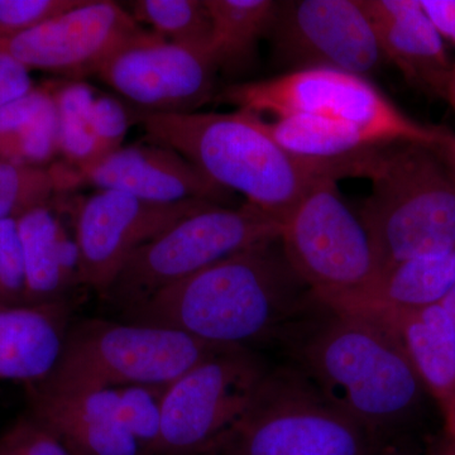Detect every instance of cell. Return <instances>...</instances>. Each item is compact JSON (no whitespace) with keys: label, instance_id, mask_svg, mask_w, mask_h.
Returning <instances> with one entry per match:
<instances>
[{"label":"cell","instance_id":"22","mask_svg":"<svg viewBox=\"0 0 455 455\" xmlns=\"http://www.w3.org/2000/svg\"><path fill=\"white\" fill-rule=\"evenodd\" d=\"M57 156L59 122L50 83L0 108V163L49 169Z\"/></svg>","mask_w":455,"mask_h":455},{"label":"cell","instance_id":"36","mask_svg":"<svg viewBox=\"0 0 455 455\" xmlns=\"http://www.w3.org/2000/svg\"><path fill=\"white\" fill-rule=\"evenodd\" d=\"M445 100L451 104V108L455 112V65L453 68V73H451V82H449L448 90H447V97H445Z\"/></svg>","mask_w":455,"mask_h":455},{"label":"cell","instance_id":"13","mask_svg":"<svg viewBox=\"0 0 455 455\" xmlns=\"http://www.w3.org/2000/svg\"><path fill=\"white\" fill-rule=\"evenodd\" d=\"M209 204L151 203L116 190H98L79 200L73 205V220L82 284L106 295L140 247Z\"/></svg>","mask_w":455,"mask_h":455},{"label":"cell","instance_id":"4","mask_svg":"<svg viewBox=\"0 0 455 455\" xmlns=\"http://www.w3.org/2000/svg\"><path fill=\"white\" fill-rule=\"evenodd\" d=\"M367 180L372 193L358 212L381 272L403 260L455 250V178L434 145L383 146Z\"/></svg>","mask_w":455,"mask_h":455},{"label":"cell","instance_id":"40","mask_svg":"<svg viewBox=\"0 0 455 455\" xmlns=\"http://www.w3.org/2000/svg\"><path fill=\"white\" fill-rule=\"evenodd\" d=\"M0 455H5L4 453H2V451H0Z\"/></svg>","mask_w":455,"mask_h":455},{"label":"cell","instance_id":"10","mask_svg":"<svg viewBox=\"0 0 455 455\" xmlns=\"http://www.w3.org/2000/svg\"><path fill=\"white\" fill-rule=\"evenodd\" d=\"M271 370L250 348H229L167 386L157 455L218 451L235 433Z\"/></svg>","mask_w":455,"mask_h":455},{"label":"cell","instance_id":"37","mask_svg":"<svg viewBox=\"0 0 455 455\" xmlns=\"http://www.w3.org/2000/svg\"><path fill=\"white\" fill-rule=\"evenodd\" d=\"M68 451H70V453L73 454V455H84L82 453H79V451H71V449H68Z\"/></svg>","mask_w":455,"mask_h":455},{"label":"cell","instance_id":"34","mask_svg":"<svg viewBox=\"0 0 455 455\" xmlns=\"http://www.w3.org/2000/svg\"><path fill=\"white\" fill-rule=\"evenodd\" d=\"M434 147L455 178V132L440 127L438 140Z\"/></svg>","mask_w":455,"mask_h":455},{"label":"cell","instance_id":"24","mask_svg":"<svg viewBox=\"0 0 455 455\" xmlns=\"http://www.w3.org/2000/svg\"><path fill=\"white\" fill-rule=\"evenodd\" d=\"M59 122L60 156L75 173L94 166L97 145L90 112L97 92L83 80L50 83Z\"/></svg>","mask_w":455,"mask_h":455},{"label":"cell","instance_id":"7","mask_svg":"<svg viewBox=\"0 0 455 455\" xmlns=\"http://www.w3.org/2000/svg\"><path fill=\"white\" fill-rule=\"evenodd\" d=\"M283 232V220L243 203L239 208L209 204L182 218L140 247L103 298L124 310Z\"/></svg>","mask_w":455,"mask_h":455},{"label":"cell","instance_id":"9","mask_svg":"<svg viewBox=\"0 0 455 455\" xmlns=\"http://www.w3.org/2000/svg\"><path fill=\"white\" fill-rule=\"evenodd\" d=\"M280 242L295 274L329 307L355 298L381 274L370 233L335 180L302 197L284 218Z\"/></svg>","mask_w":455,"mask_h":455},{"label":"cell","instance_id":"32","mask_svg":"<svg viewBox=\"0 0 455 455\" xmlns=\"http://www.w3.org/2000/svg\"><path fill=\"white\" fill-rule=\"evenodd\" d=\"M35 88L28 68L0 44V108Z\"/></svg>","mask_w":455,"mask_h":455},{"label":"cell","instance_id":"30","mask_svg":"<svg viewBox=\"0 0 455 455\" xmlns=\"http://www.w3.org/2000/svg\"><path fill=\"white\" fill-rule=\"evenodd\" d=\"M26 272L17 220L0 221V307L25 305Z\"/></svg>","mask_w":455,"mask_h":455},{"label":"cell","instance_id":"11","mask_svg":"<svg viewBox=\"0 0 455 455\" xmlns=\"http://www.w3.org/2000/svg\"><path fill=\"white\" fill-rule=\"evenodd\" d=\"M218 71L211 51L143 28L108 57L97 76L137 112L188 114L217 97Z\"/></svg>","mask_w":455,"mask_h":455},{"label":"cell","instance_id":"26","mask_svg":"<svg viewBox=\"0 0 455 455\" xmlns=\"http://www.w3.org/2000/svg\"><path fill=\"white\" fill-rule=\"evenodd\" d=\"M68 190L64 167L22 166L0 163V221L18 220Z\"/></svg>","mask_w":455,"mask_h":455},{"label":"cell","instance_id":"12","mask_svg":"<svg viewBox=\"0 0 455 455\" xmlns=\"http://www.w3.org/2000/svg\"><path fill=\"white\" fill-rule=\"evenodd\" d=\"M267 37L284 73L331 68L368 79L385 60L361 0L278 2Z\"/></svg>","mask_w":455,"mask_h":455},{"label":"cell","instance_id":"17","mask_svg":"<svg viewBox=\"0 0 455 455\" xmlns=\"http://www.w3.org/2000/svg\"><path fill=\"white\" fill-rule=\"evenodd\" d=\"M29 415L84 455H145L119 416L114 388L52 391L26 386Z\"/></svg>","mask_w":455,"mask_h":455},{"label":"cell","instance_id":"1","mask_svg":"<svg viewBox=\"0 0 455 455\" xmlns=\"http://www.w3.org/2000/svg\"><path fill=\"white\" fill-rule=\"evenodd\" d=\"M322 302L287 262L280 238L214 263L128 310L130 322L250 348L283 344Z\"/></svg>","mask_w":455,"mask_h":455},{"label":"cell","instance_id":"2","mask_svg":"<svg viewBox=\"0 0 455 455\" xmlns=\"http://www.w3.org/2000/svg\"><path fill=\"white\" fill-rule=\"evenodd\" d=\"M147 139L188 158L218 187L284 218L325 180L366 179L372 151L341 160H313L290 152L245 110L232 113L148 114L133 109Z\"/></svg>","mask_w":455,"mask_h":455},{"label":"cell","instance_id":"20","mask_svg":"<svg viewBox=\"0 0 455 455\" xmlns=\"http://www.w3.org/2000/svg\"><path fill=\"white\" fill-rule=\"evenodd\" d=\"M68 331V304L0 307V379L44 381L61 358Z\"/></svg>","mask_w":455,"mask_h":455},{"label":"cell","instance_id":"3","mask_svg":"<svg viewBox=\"0 0 455 455\" xmlns=\"http://www.w3.org/2000/svg\"><path fill=\"white\" fill-rule=\"evenodd\" d=\"M281 347L374 442L403 427L423 401V383L400 341L371 317L322 302Z\"/></svg>","mask_w":455,"mask_h":455},{"label":"cell","instance_id":"31","mask_svg":"<svg viewBox=\"0 0 455 455\" xmlns=\"http://www.w3.org/2000/svg\"><path fill=\"white\" fill-rule=\"evenodd\" d=\"M5 455H73L56 434L31 415L18 419L0 435Z\"/></svg>","mask_w":455,"mask_h":455},{"label":"cell","instance_id":"16","mask_svg":"<svg viewBox=\"0 0 455 455\" xmlns=\"http://www.w3.org/2000/svg\"><path fill=\"white\" fill-rule=\"evenodd\" d=\"M385 60L406 82L445 99L454 65L420 0H361Z\"/></svg>","mask_w":455,"mask_h":455},{"label":"cell","instance_id":"21","mask_svg":"<svg viewBox=\"0 0 455 455\" xmlns=\"http://www.w3.org/2000/svg\"><path fill=\"white\" fill-rule=\"evenodd\" d=\"M455 286V250L396 263L363 291L331 309L368 315L442 304Z\"/></svg>","mask_w":455,"mask_h":455},{"label":"cell","instance_id":"8","mask_svg":"<svg viewBox=\"0 0 455 455\" xmlns=\"http://www.w3.org/2000/svg\"><path fill=\"white\" fill-rule=\"evenodd\" d=\"M374 440L296 366L269 370L223 455H368Z\"/></svg>","mask_w":455,"mask_h":455},{"label":"cell","instance_id":"25","mask_svg":"<svg viewBox=\"0 0 455 455\" xmlns=\"http://www.w3.org/2000/svg\"><path fill=\"white\" fill-rule=\"evenodd\" d=\"M132 17L164 40L211 51L212 18L205 0H134Z\"/></svg>","mask_w":455,"mask_h":455},{"label":"cell","instance_id":"38","mask_svg":"<svg viewBox=\"0 0 455 455\" xmlns=\"http://www.w3.org/2000/svg\"><path fill=\"white\" fill-rule=\"evenodd\" d=\"M449 455H455V442H454V447L451 449V454Z\"/></svg>","mask_w":455,"mask_h":455},{"label":"cell","instance_id":"5","mask_svg":"<svg viewBox=\"0 0 455 455\" xmlns=\"http://www.w3.org/2000/svg\"><path fill=\"white\" fill-rule=\"evenodd\" d=\"M229 348L233 347L217 346L164 326L84 320L68 329L59 363L37 385L52 391L132 385L167 387Z\"/></svg>","mask_w":455,"mask_h":455},{"label":"cell","instance_id":"19","mask_svg":"<svg viewBox=\"0 0 455 455\" xmlns=\"http://www.w3.org/2000/svg\"><path fill=\"white\" fill-rule=\"evenodd\" d=\"M55 203L38 206L17 220L26 272L25 305L68 304L80 278L74 235L57 214Z\"/></svg>","mask_w":455,"mask_h":455},{"label":"cell","instance_id":"6","mask_svg":"<svg viewBox=\"0 0 455 455\" xmlns=\"http://www.w3.org/2000/svg\"><path fill=\"white\" fill-rule=\"evenodd\" d=\"M236 109L275 119L316 118L349 123L385 143L435 145L440 127L415 121L366 77L331 68H305L233 84L218 95Z\"/></svg>","mask_w":455,"mask_h":455},{"label":"cell","instance_id":"33","mask_svg":"<svg viewBox=\"0 0 455 455\" xmlns=\"http://www.w3.org/2000/svg\"><path fill=\"white\" fill-rule=\"evenodd\" d=\"M420 4L443 40L455 44V0H420Z\"/></svg>","mask_w":455,"mask_h":455},{"label":"cell","instance_id":"35","mask_svg":"<svg viewBox=\"0 0 455 455\" xmlns=\"http://www.w3.org/2000/svg\"><path fill=\"white\" fill-rule=\"evenodd\" d=\"M443 307L447 311L449 317H451V324H453L455 331V286L451 291L448 293L447 298L442 302Z\"/></svg>","mask_w":455,"mask_h":455},{"label":"cell","instance_id":"23","mask_svg":"<svg viewBox=\"0 0 455 455\" xmlns=\"http://www.w3.org/2000/svg\"><path fill=\"white\" fill-rule=\"evenodd\" d=\"M212 18L211 53L218 70L241 73L253 64L259 41L267 37L278 2L205 0Z\"/></svg>","mask_w":455,"mask_h":455},{"label":"cell","instance_id":"14","mask_svg":"<svg viewBox=\"0 0 455 455\" xmlns=\"http://www.w3.org/2000/svg\"><path fill=\"white\" fill-rule=\"evenodd\" d=\"M142 29L118 3L83 0L31 31L0 40V44L29 71L83 80L97 76L108 57Z\"/></svg>","mask_w":455,"mask_h":455},{"label":"cell","instance_id":"18","mask_svg":"<svg viewBox=\"0 0 455 455\" xmlns=\"http://www.w3.org/2000/svg\"><path fill=\"white\" fill-rule=\"evenodd\" d=\"M362 316L386 326L400 341L424 390L438 403L445 429L455 442V331L443 305Z\"/></svg>","mask_w":455,"mask_h":455},{"label":"cell","instance_id":"39","mask_svg":"<svg viewBox=\"0 0 455 455\" xmlns=\"http://www.w3.org/2000/svg\"><path fill=\"white\" fill-rule=\"evenodd\" d=\"M386 455H401V454L394 453V451H392V453H388V454H386Z\"/></svg>","mask_w":455,"mask_h":455},{"label":"cell","instance_id":"28","mask_svg":"<svg viewBox=\"0 0 455 455\" xmlns=\"http://www.w3.org/2000/svg\"><path fill=\"white\" fill-rule=\"evenodd\" d=\"M132 119H134L133 109L125 107L121 99L95 95L90 121L97 145V164L121 148Z\"/></svg>","mask_w":455,"mask_h":455},{"label":"cell","instance_id":"27","mask_svg":"<svg viewBox=\"0 0 455 455\" xmlns=\"http://www.w3.org/2000/svg\"><path fill=\"white\" fill-rule=\"evenodd\" d=\"M119 416L145 455H157L163 427V398L166 387L132 385L114 387Z\"/></svg>","mask_w":455,"mask_h":455},{"label":"cell","instance_id":"15","mask_svg":"<svg viewBox=\"0 0 455 455\" xmlns=\"http://www.w3.org/2000/svg\"><path fill=\"white\" fill-rule=\"evenodd\" d=\"M75 181L76 187L121 191L158 204L206 200L224 205L232 196L178 151L149 140L122 146L90 169L75 173Z\"/></svg>","mask_w":455,"mask_h":455},{"label":"cell","instance_id":"29","mask_svg":"<svg viewBox=\"0 0 455 455\" xmlns=\"http://www.w3.org/2000/svg\"><path fill=\"white\" fill-rule=\"evenodd\" d=\"M83 0H0V40L16 37L79 5Z\"/></svg>","mask_w":455,"mask_h":455}]
</instances>
